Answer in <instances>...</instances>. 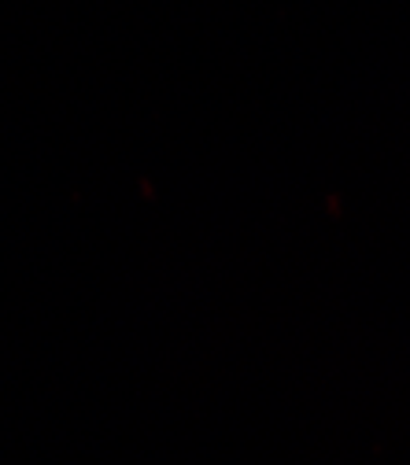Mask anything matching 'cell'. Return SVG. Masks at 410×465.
Instances as JSON below:
<instances>
[]
</instances>
